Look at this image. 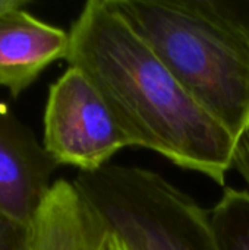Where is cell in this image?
Returning a JSON list of instances; mask_svg holds the SVG:
<instances>
[{
    "label": "cell",
    "instance_id": "obj_1",
    "mask_svg": "<svg viewBox=\"0 0 249 250\" xmlns=\"http://www.w3.org/2000/svg\"><path fill=\"white\" fill-rule=\"evenodd\" d=\"M65 60L97 86L131 146L226 185L239 141L189 94L109 0L85 3L69 31Z\"/></svg>",
    "mask_w": 249,
    "mask_h": 250
},
{
    "label": "cell",
    "instance_id": "obj_7",
    "mask_svg": "<svg viewBox=\"0 0 249 250\" xmlns=\"http://www.w3.org/2000/svg\"><path fill=\"white\" fill-rule=\"evenodd\" d=\"M23 6L0 13V86L12 97L23 92L48 64L66 59L69 48V32L40 21Z\"/></svg>",
    "mask_w": 249,
    "mask_h": 250
},
{
    "label": "cell",
    "instance_id": "obj_6",
    "mask_svg": "<svg viewBox=\"0 0 249 250\" xmlns=\"http://www.w3.org/2000/svg\"><path fill=\"white\" fill-rule=\"evenodd\" d=\"M25 250H129L75 182L51 185L26 230Z\"/></svg>",
    "mask_w": 249,
    "mask_h": 250
},
{
    "label": "cell",
    "instance_id": "obj_9",
    "mask_svg": "<svg viewBox=\"0 0 249 250\" xmlns=\"http://www.w3.org/2000/svg\"><path fill=\"white\" fill-rule=\"evenodd\" d=\"M233 168L238 170V173L249 188V132L238 144Z\"/></svg>",
    "mask_w": 249,
    "mask_h": 250
},
{
    "label": "cell",
    "instance_id": "obj_4",
    "mask_svg": "<svg viewBox=\"0 0 249 250\" xmlns=\"http://www.w3.org/2000/svg\"><path fill=\"white\" fill-rule=\"evenodd\" d=\"M43 146L57 166L92 173L131 144L97 86L69 66L48 89Z\"/></svg>",
    "mask_w": 249,
    "mask_h": 250
},
{
    "label": "cell",
    "instance_id": "obj_2",
    "mask_svg": "<svg viewBox=\"0 0 249 250\" xmlns=\"http://www.w3.org/2000/svg\"><path fill=\"white\" fill-rule=\"evenodd\" d=\"M238 141L249 132V0H109Z\"/></svg>",
    "mask_w": 249,
    "mask_h": 250
},
{
    "label": "cell",
    "instance_id": "obj_3",
    "mask_svg": "<svg viewBox=\"0 0 249 250\" xmlns=\"http://www.w3.org/2000/svg\"><path fill=\"white\" fill-rule=\"evenodd\" d=\"M75 185L129 250H220L210 212L158 173L109 164Z\"/></svg>",
    "mask_w": 249,
    "mask_h": 250
},
{
    "label": "cell",
    "instance_id": "obj_8",
    "mask_svg": "<svg viewBox=\"0 0 249 250\" xmlns=\"http://www.w3.org/2000/svg\"><path fill=\"white\" fill-rule=\"evenodd\" d=\"M26 230L0 217V250H25Z\"/></svg>",
    "mask_w": 249,
    "mask_h": 250
},
{
    "label": "cell",
    "instance_id": "obj_5",
    "mask_svg": "<svg viewBox=\"0 0 249 250\" xmlns=\"http://www.w3.org/2000/svg\"><path fill=\"white\" fill-rule=\"evenodd\" d=\"M56 166L32 132L0 104V217L28 230Z\"/></svg>",
    "mask_w": 249,
    "mask_h": 250
},
{
    "label": "cell",
    "instance_id": "obj_10",
    "mask_svg": "<svg viewBox=\"0 0 249 250\" xmlns=\"http://www.w3.org/2000/svg\"><path fill=\"white\" fill-rule=\"evenodd\" d=\"M23 4H26V3L22 0H0V13L7 12L15 7H19V6H23Z\"/></svg>",
    "mask_w": 249,
    "mask_h": 250
}]
</instances>
